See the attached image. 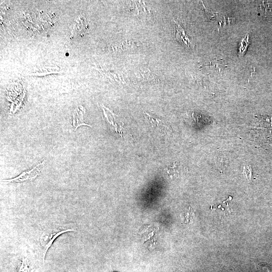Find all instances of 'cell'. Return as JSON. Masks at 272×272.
<instances>
[{"mask_svg":"<svg viewBox=\"0 0 272 272\" xmlns=\"http://www.w3.org/2000/svg\"><path fill=\"white\" fill-rule=\"evenodd\" d=\"M74 231L71 228L54 225L47 227L42 231L39 237V243L43 262L47 251L57 237L64 233Z\"/></svg>","mask_w":272,"mask_h":272,"instance_id":"1","label":"cell"},{"mask_svg":"<svg viewBox=\"0 0 272 272\" xmlns=\"http://www.w3.org/2000/svg\"><path fill=\"white\" fill-rule=\"evenodd\" d=\"M45 163V161H42L40 163L37 165L35 167H34L31 170L29 171H25L22 173L18 176L11 179H6L3 180V181L9 182H23L28 180H32L35 178L37 175L39 174L42 167Z\"/></svg>","mask_w":272,"mask_h":272,"instance_id":"2","label":"cell"},{"mask_svg":"<svg viewBox=\"0 0 272 272\" xmlns=\"http://www.w3.org/2000/svg\"><path fill=\"white\" fill-rule=\"evenodd\" d=\"M175 22L177 24L175 33V36L177 39L180 42L182 43L187 46H189L190 40L188 37L187 34L185 32L180 25L178 24L176 21H175Z\"/></svg>","mask_w":272,"mask_h":272,"instance_id":"3","label":"cell"},{"mask_svg":"<svg viewBox=\"0 0 272 272\" xmlns=\"http://www.w3.org/2000/svg\"><path fill=\"white\" fill-rule=\"evenodd\" d=\"M84 114L85 111L84 110H81L79 112H78V111H76V115L75 114L74 115L73 124L74 128V131H75L77 128L81 125H87L90 127L92 126L91 125L84 122L83 119Z\"/></svg>","mask_w":272,"mask_h":272,"instance_id":"4","label":"cell"},{"mask_svg":"<svg viewBox=\"0 0 272 272\" xmlns=\"http://www.w3.org/2000/svg\"><path fill=\"white\" fill-rule=\"evenodd\" d=\"M145 113V116L146 120L148 122H150L151 124V126L154 127H156L157 128H159L160 129L161 126H164V125H163V122L162 121V120L160 119L155 118L153 117V116L150 115L148 113H146L144 111Z\"/></svg>","mask_w":272,"mask_h":272,"instance_id":"5","label":"cell"},{"mask_svg":"<svg viewBox=\"0 0 272 272\" xmlns=\"http://www.w3.org/2000/svg\"><path fill=\"white\" fill-rule=\"evenodd\" d=\"M18 272H29L28 265L27 264V259L23 258L22 260L21 264L19 267Z\"/></svg>","mask_w":272,"mask_h":272,"instance_id":"6","label":"cell"},{"mask_svg":"<svg viewBox=\"0 0 272 272\" xmlns=\"http://www.w3.org/2000/svg\"><path fill=\"white\" fill-rule=\"evenodd\" d=\"M243 173L248 179H250L251 176V168L250 166H246L244 168Z\"/></svg>","mask_w":272,"mask_h":272,"instance_id":"7","label":"cell"}]
</instances>
